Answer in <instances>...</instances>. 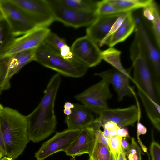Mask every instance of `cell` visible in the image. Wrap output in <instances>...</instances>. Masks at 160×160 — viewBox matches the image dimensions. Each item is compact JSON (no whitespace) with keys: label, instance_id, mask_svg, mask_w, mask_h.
<instances>
[{"label":"cell","instance_id":"obj_1","mask_svg":"<svg viewBox=\"0 0 160 160\" xmlns=\"http://www.w3.org/2000/svg\"><path fill=\"white\" fill-rule=\"evenodd\" d=\"M61 82L60 75H53L44 91V96L35 109L26 116L29 139L38 142L48 138L56 129L57 121L55 102Z\"/></svg>","mask_w":160,"mask_h":160},{"label":"cell","instance_id":"obj_2","mask_svg":"<svg viewBox=\"0 0 160 160\" xmlns=\"http://www.w3.org/2000/svg\"><path fill=\"white\" fill-rule=\"evenodd\" d=\"M0 122L5 157L14 160L22 153L30 141L26 116L16 110L4 107L0 112Z\"/></svg>","mask_w":160,"mask_h":160},{"label":"cell","instance_id":"obj_3","mask_svg":"<svg viewBox=\"0 0 160 160\" xmlns=\"http://www.w3.org/2000/svg\"><path fill=\"white\" fill-rule=\"evenodd\" d=\"M33 61L55 71L60 75L72 78L84 76L89 68L75 58L71 60L64 59L59 52L44 42L37 48Z\"/></svg>","mask_w":160,"mask_h":160},{"label":"cell","instance_id":"obj_4","mask_svg":"<svg viewBox=\"0 0 160 160\" xmlns=\"http://www.w3.org/2000/svg\"><path fill=\"white\" fill-rule=\"evenodd\" d=\"M0 7L14 37L23 35L36 28L43 27L34 18L11 0H0Z\"/></svg>","mask_w":160,"mask_h":160},{"label":"cell","instance_id":"obj_5","mask_svg":"<svg viewBox=\"0 0 160 160\" xmlns=\"http://www.w3.org/2000/svg\"><path fill=\"white\" fill-rule=\"evenodd\" d=\"M55 21L75 28L89 26L96 19V13L78 11L67 6L58 0H46Z\"/></svg>","mask_w":160,"mask_h":160},{"label":"cell","instance_id":"obj_6","mask_svg":"<svg viewBox=\"0 0 160 160\" xmlns=\"http://www.w3.org/2000/svg\"><path fill=\"white\" fill-rule=\"evenodd\" d=\"M109 85L106 81L102 79L82 92L75 95L74 98L90 109L94 113L99 109L109 108L107 101L112 96Z\"/></svg>","mask_w":160,"mask_h":160},{"label":"cell","instance_id":"obj_7","mask_svg":"<svg viewBox=\"0 0 160 160\" xmlns=\"http://www.w3.org/2000/svg\"><path fill=\"white\" fill-rule=\"evenodd\" d=\"M71 48L75 58L89 68L98 65L102 60V51L97 44L87 35L76 39Z\"/></svg>","mask_w":160,"mask_h":160},{"label":"cell","instance_id":"obj_8","mask_svg":"<svg viewBox=\"0 0 160 160\" xmlns=\"http://www.w3.org/2000/svg\"><path fill=\"white\" fill-rule=\"evenodd\" d=\"M80 130L69 129L57 132L51 138L43 143L35 153L37 160H44L59 151L66 152Z\"/></svg>","mask_w":160,"mask_h":160},{"label":"cell","instance_id":"obj_9","mask_svg":"<svg viewBox=\"0 0 160 160\" xmlns=\"http://www.w3.org/2000/svg\"><path fill=\"white\" fill-rule=\"evenodd\" d=\"M50 29L48 27L36 28L18 38H14L2 57H9L22 51L37 48L44 41Z\"/></svg>","mask_w":160,"mask_h":160},{"label":"cell","instance_id":"obj_10","mask_svg":"<svg viewBox=\"0 0 160 160\" xmlns=\"http://www.w3.org/2000/svg\"><path fill=\"white\" fill-rule=\"evenodd\" d=\"M94 113L100 120L102 125L111 121L120 128L133 125L139 119L140 115L138 107L135 105L123 108L99 109Z\"/></svg>","mask_w":160,"mask_h":160},{"label":"cell","instance_id":"obj_11","mask_svg":"<svg viewBox=\"0 0 160 160\" xmlns=\"http://www.w3.org/2000/svg\"><path fill=\"white\" fill-rule=\"evenodd\" d=\"M136 24L137 28L143 44L154 87L160 90V54L159 50L152 42L142 24Z\"/></svg>","mask_w":160,"mask_h":160},{"label":"cell","instance_id":"obj_12","mask_svg":"<svg viewBox=\"0 0 160 160\" xmlns=\"http://www.w3.org/2000/svg\"><path fill=\"white\" fill-rule=\"evenodd\" d=\"M37 20L43 27H48L55 20L46 0H11Z\"/></svg>","mask_w":160,"mask_h":160},{"label":"cell","instance_id":"obj_13","mask_svg":"<svg viewBox=\"0 0 160 160\" xmlns=\"http://www.w3.org/2000/svg\"><path fill=\"white\" fill-rule=\"evenodd\" d=\"M94 75L101 77L112 85L117 92L118 101H121L125 96H131L134 94L129 84L131 78L129 73H124L114 68L95 73Z\"/></svg>","mask_w":160,"mask_h":160},{"label":"cell","instance_id":"obj_14","mask_svg":"<svg viewBox=\"0 0 160 160\" xmlns=\"http://www.w3.org/2000/svg\"><path fill=\"white\" fill-rule=\"evenodd\" d=\"M95 141V129L92 124L80 130L65 152L66 154L73 157L85 153L89 155L92 150Z\"/></svg>","mask_w":160,"mask_h":160},{"label":"cell","instance_id":"obj_15","mask_svg":"<svg viewBox=\"0 0 160 160\" xmlns=\"http://www.w3.org/2000/svg\"><path fill=\"white\" fill-rule=\"evenodd\" d=\"M121 13L98 16L87 28L86 35L96 43H99L108 35Z\"/></svg>","mask_w":160,"mask_h":160},{"label":"cell","instance_id":"obj_16","mask_svg":"<svg viewBox=\"0 0 160 160\" xmlns=\"http://www.w3.org/2000/svg\"><path fill=\"white\" fill-rule=\"evenodd\" d=\"M133 82L139 90L152 100L159 104V98L154 88L151 72L148 66L140 65L133 68Z\"/></svg>","mask_w":160,"mask_h":160},{"label":"cell","instance_id":"obj_17","mask_svg":"<svg viewBox=\"0 0 160 160\" xmlns=\"http://www.w3.org/2000/svg\"><path fill=\"white\" fill-rule=\"evenodd\" d=\"M70 115L66 116L65 122L68 129L81 130L92 125L95 118L93 112L83 105L74 104V107L71 109Z\"/></svg>","mask_w":160,"mask_h":160},{"label":"cell","instance_id":"obj_18","mask_svg":"<svg viewBox=\"0 0 160 160\" xmlns=\"http://www.w3.org/2000/svg\"><path fill=\"white\" fill-rule=\"evenodd\" d=\"M37 48L29 49L16 53L9 57L7 71L3 90L10 88V80L24 66L33 61Z\"/></svg>","mask_w":160,"mask_h":160},{"label":"cell","instance_id":"obj_19","mask_svg":"<svg viewBox=\"0 0 160 160\" xmlns=\"http://www.w3.org/2000/svg\"><path fill=\"white\" fill-rule=\"evenodd\" d=\"M136 26L132 12H129L120 27L110 36L106 44L109 47H113L124 41L135 31Z\"/></svg>","mask_w":160,"mask_h":160},{"label":"cell","instance_id":"obj_20","mask_svg":"<svg viewBox=\"0 0 160 160\" xmlns=\"http://www.w3.org/2000/svg\"><path fill=\"white\" fill-rule=\"evenodd\" d=\"M58 0L63 4L78 11L96 14L98 1L92 0Z\"/></svg>","mask_w":160,"mask_h":160},{"label":"cell","instance_id":"obj_21","mask_svg":"<svg viewBox=\"0 0 160 160\" xmlns=\"http://www.w3.org/2000/svg\"><path fill=\"white\" fill-rule=\"evenodd\" d=\"M110 3L122 9L124 12H132L150 4L153 0H107Z\"/></svg>","mask_w":160,"mask_h":160},{"label":"cell","instance_id":"obj_22","mask_svg":"<svg viewBox=\"0 0 160 160\" xmlns=\"http://www.w3.org/2000/svg\"><path fill=\"white\" fill-rule=\"evenodd\" d=\"M121 52L113 47H110L102 51L101 57L103 59L112 66L115 68L125 73L128 72L123 67L120 60Z\"/></svg>","mask_w":160,"mask_h":160},{"label":"cell","instance_id":"obj_23","mask_svg":"<svg viewBox=\"0 0 160 160\" xmlns=\"http://www.w3.org/2000/svg\"><path fill=\"white\" fill-rule=\"evenodd\" d=\"M14 37L6 19H0V57Z\"/></svg>","mask_w":160,"mask_h":160},{"label":"cell","instance_id":"obj_24","mask_svg":"<svg viewBox=\"0 0 160 160\" xmlns=\"http://www.w3.org/2000/svg\"><path fill=\"white\" fill-rule=\"evenodd\" d=\"M88 160H110L111 152L103 144L95 141Z\"/></svg>","mask_w":160,"mask_h":160},{"label":"cell","instance_id":"obj_25","mask_svg":"<svg viewBox=\"0 0 160 160\" xmlns=\"http://www.w3.org/2000/svg\"><path fill=\"white\" fill-rule=\"evenodd\" d=\"M153 18L151 21L152 28L158 49H160V17L159 8L156 3L153 0L152 3Z\"/></svg>","mask_w":160,"mask_h":160},{"label":"cell","instance_id":"obj_26","mask_svg":"<svg viewBox=\"0 0 160 160\" xmlns=\"http://www.w3.org/2000/svg\"><path fill=\"white\" fill-rule=\"evenodd\" d=\"M124 12L121 9L108 2L107 0L98 1L96 14L98 16L121 13Z\"/></svg>","mask_w":160,"mask_h":160},{"label":"cell","instance_id":"obj_27","mask_svg":"<svg viewBox=\"0 0 160 160\" xmlns=\"http://www.w3.org/2000/svg\"><path fill=\"white\" fill-rule=\"evenodd\" d=\"M44 42L59 52L61 49L67 44L65 39L59 37L56 34L51 31L45 38Z\"/></svg>","mask_w":160,"mask_h":160},{"label":"cell","instance_id":"obj_28","mask_svg":"<svg viewBox=\"0 0 160 160\" xmlns=\"http://www.w3.org/2000/svg\"><path fill=\"white\" fill-rule=\"evenodd\" d=\"M122 138L118 135L112 136L108 140L110 151L115 159L119 156L121 150V139Z\"/></svg>","mask_w":160,"mask_h":160},{"label":"cell","instance_id":"obj_29","mask_svg":"<svg viewBox=\"0 0 160 160\" xmlns=\"http://www.w3.org/2000/svg\"><path fill=\"white\" fill-rule=\"evenodd\" d=\"M127 160H141V150L134 138H132L128 152L126 154Z\"/></svg>","mask_w":160,"mask_h":160},{"label":"cell","instance_id":"obj_30","mask_svg":"<svg viewBox=\"0 0 160 160\" xmlns=\"http://www.w3.org/2000/svg\"><path fill=\"white\" fill-rule=\"evenodd\" d=\"M129 12L122 13L112 25L109 33L106 37L100 42L98 43L100 47L106 44L110 36L118 29L123 21Z\"/></svg>","mask_w":160,"mask_h":160},{"label":"cell","instance_id":"obj_31","mask_svg":"<svg viewBox=\"0 0 160 160\" xmlns=\"http://www.w3.org/2000/svg\"><path fill=\"white\" fill-rule=\"evenodd\" d=\"M150 153L152 160H160V145L154 140L150 145Z\"/></svg>","mask_w":160,"mask_h":160},{"label":"cell","instance_id":"obj_32","mask_svg":"<svg viewBox=\"0 0 160 160\" xmlns=\"http://www.w3.org/2000/svg\"><path fill=\"white\" fill-rule=\"evenodd\" d=\"M103 128L108 129L112 136L117 135V131L120 128L116 123L111 121H107L102 125Z\"/></svg>","mask_w":160,"mask_h":160},{"label":"cell","instance_id":"obj_33","mask_svg":"<svg viewBox=\"0 0 160 160\" xmlns=\"http://www.w3.org/2000/svg\"><path fill=\"white\" fill-rule=\"evenodd\" d=\"M59 53L63 58L67 60H71L75 58L71 48L67 44L61 49Z\"/></svg>","mask_w":160,"mask_h":160},{"label":"cell","instance_id":"obj_34","mask_svg":"<svg viewBox=\"0 0 160 160\" xmlns=\"http://www.w3.org/2000/svg\"><path fill=\"white\" fill-rule=\"evenodd\" d=\"M137 128V134L138 141L143 149L145 147V146L141 141L140 139L139 138V136L141 135L145 134L147 131V128L145 126L140 122H138Z\"/></svg>","mask_w":160,"mask_h":160},{"label":"cell","instance_id":"obj_35","mask_svg":"<svg viewBox=\"0 0 160 160\" xmlns=\"http://www.w3.org/2000/svg\"><path fill=\"white\" fill-rule=\"evenodd\" d=\"M117 135L122 137H128L130 138L128 129L125 127L120 128L117 131Z\"/></svg>","mask_w":160,"mask_h":160},{"label":"cell","instance_id":"obj_36","mask_svg":"<svg viewBox=\"0 0 160 160\" xmlns=\"http://www.w3.org/2000/svg\"><path fill=\"white\" fill-rule=\"evenodd\" d=\"M0 149L2 154L3 157H5L6 152L5 145L3 140V136L0 122Z\"/></svg>","mask_w":160,"mask_h":160},{"label":"cell","instance_id":"obj_37","mask_svg":"<svg viewBox=\"0 0 160 160\" xmlns=\"http://www.w3.org/2000/svg\"><path fill=\"white\" fill-rule=\"evenodd\" d=\"M121 144L122 147L127 154L128 152L130 145L125 138H122Z\"/></svg>","mask_w":160,"mask_h":160},{"label":"cell","instance_id":"obj_38","mask_svg":"<svg viewBox=\"0 0 160 160\" xmlns=\"http://www.w3.org/2000/svg\"><path fill=\"white\" fill-rule=\"evenodd\" d=\"M115 160H127L126 154L122 147L121 151L118 157Z\"/></svg>","mask_w":160,"mask_h":160},{"label":"cell","instance_id":"obj_39","mask_svg":"<svg viewBox=\"0 0 160 160\" xmlns=\"http://www.w3.org/2000/svg\"><path fill=\"white\" fill-rule=\"evenodd\" d=\"M74 107V104L72 103L69 102H66L64 105V108H68L71 109Z\"/></svg>","mask_w":160,"mask_h":160},{"label":"cell","instance_id":"obj_40","mask_svg":"<svg viewBox=\"0 0 160 160\" xmlns=\"http://www.w3.org/2000/svg\"><path fill=\"white\" fill-rule=\"evenodd\" d=\"M103 128L104 129V131L103 132L104 135L108 140L112 136L111 135L108 129L104 128Z\"/></svg>","mask_w":160,"mask_h":160},{"label":"cell","instance_id":"obj_41","mask_svg":"<svg viewBox=\"0 0 160 160\" xmlns=\"http://www.w3.org/2000/svg\"><path fill=\"white\" fill-rule=\"evenodd\" d=\"M64 114L66 116H68L71 114L72 113L71 109L68 108H64L63 110Z\"/></svg>","mask_w":160,"mask_h":160},{"label":"cell","instance_id":"obj_42","mask_svg":"<svg viewBox=\"0 0 160 160\" xmlns=\"http://www.w3.org/2000/svg\"><path fill=\"white\" fill-rule=\"evenodd\" d=\"M5 18L4 13L1 8L0 7V19Z\"/></svg>","mask_w":160,"mask_h":160},{"label":"cell","instance_id":"obj_43","mask_svg":"<svg viewBox=\"0 0 160 160\" xmlns=\"http://www.w3.org/2000/svg\"><path fill=\"white\" fill-rule=\"evenodd\" d=\"M0 160H14V159L6 157H3Z\"/></svg>","mask_w":160,"mask_h":160},{"label":"cell","instance_id":"obj_44","mask_svg":"<svg viewBox=\"0 0 160 160\" xmlns=\"http://www.w3.org/2000/svg\"><path fill=\"white\" fill-rule=\"evenodd\" d=\"M110 160H115L112 154L111 153Z\"/></svg>","mask_w":160,"mask_h":160},{"label":"cell","instance_id":"obj_45","mask_svg":"<svg viewBox=\"0 0 160 160\" xmlns=\"http://www.w3.org/2000/svg\"><path fill=\"white\" fill-rule=\"evenodd\" d=\"M3 157L2 154L0 149V160Z\"/></svg>","mask_w":160,"mask_h":160},{"label":"cell","instance_id":"obj_46","mask_svg":"<svg viewBox=\"0 0 160 160\" xmlns=\"http://www.w3.org/2000/svg\"><path fill=\"white\" fill-rule=\"evenodd\" d=\"M4 107L0 104V112L2 110Z\"/></svg>","mask_w":160,"mask_h":160},{"label":"cell","instance_id":"obj_47","mask_svg":"<svg viewBox=\"0 0 160 160\" xmlns=\"http://www.w3.org/2000/svg\"><path fill=\"white\" fill-rule=\"evenodd\" d=\"M0 83H1V72H0Z\"/></svg>","mask_w":160,"mask_h":160},{"label":"cell","instance_id":"obj_48","mask_svg":"<svg viewBox=\"0 0 160 160\" xmlns=\"http://www.w3.org/2000/svg\"><path fill=\"white\" fill-rule=\"evenodd\" d=\"M1 91L0 90V94L1 93Z\"/></svg>","mask_w":160,"mask_h":160}]
</instances>
